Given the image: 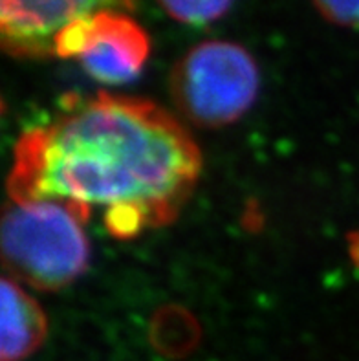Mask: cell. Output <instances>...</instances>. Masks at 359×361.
Listing matches in <instances>:
<instances>
[{
	"label": "cell",
	"mask_w": 359,
	"mask_h": 361,
	"mask_svg": "<svg viewBox=\"0 0 359 361\" xmlns=\"http://www.w3.org/2000/svg\"><path fill=\"white\" fill-rule=\"evenodd\" d=\"M54 55L78 57L94 81L125 85L145 68L150 39L127 13L101 11L63 27L55 37Z\"/></svg>",
	"instance_id": "4"
},
{
	"label": "cell",
	"mask_w": 359,
	"mask_h": 361,
	"mask_svg": "<svg viewBox=\"0 0 359 361\" xmlns=\"http://www.w3.org/2000/svg\"><path fill=\"white\" fill-rule=\"evenodd\" d=\"M134 0H0L2 44L18 57L54 55L63 27L101 11L130 9Z\"/></svg>",
	"instance_id": "5"
},
{
	"label": "cell",
	"mask_w": 359,
	"mask_h": 361,
	"mask_svg": "<svg viewBox=\"0 0 359 361\" xmlns=\"http://www.w3.org/2000/svg\"><path fill=\"white\" fill-rule=\"evenodd\" d=\"M165 13L187 26H207L222 18L235 0H158Z\"/></svg>",
	"instance_id": "7"
},
{
	"label": "cell",
	"mask_w": 359,
	"mask_h": 361,
	"mask_svg": "<svg viewBox=\"0 0 359 361\" xmlns=\"http://www.w3.org/2000/svg\"><path fill=\"white\" fill-rule=\"evenodd\" d=\"M348 253L355 268H359V231H354L348 237Z\"/></svg>",
	"instance_id": "9"
},
{
	"label": "cell",
	"mask_w": 359,
	"mask_h": 361,
	"mask_svg": "<svg viewBox=\"0 0 359 361\" xmlns=\"http://www.w3.org/2000/svg\"><path fill=\"white\" fill-rule=\"evenodd\" d=\"M85 211L54 200H9L2 216V259L13 279L55 292L81 277L90 261Z\"/></svg>",
	"instance_id": "2"
},
{
	"label": "cell",
	"mask_w": 359,
	"mask_h": 361,
	"mask_svg": "<svg viewBox=\"0 0 359 361\" xmlns=\"http://www.w3.org/2000/svg\"><path fill=\"white\" fill-rule=\"evenodd\" d=\"M48 321L41 305L17 281L2 279V361H23L41 347Z\"/></svg>",
	"instance_id": "6"
},
{
	"label": "cell",
	"mask_w": 359,
	"mask_h": 361,
	"mask_svg": "<svg viewBox=\"0 0 359 361\" xmlns=\"http://www.w3.org/2000/svg\"><path fill=\"white\" fill-rule=\"evenodd\" d=\"M202 173L196 142L167 110L99 94L33 127L15 145L9 200H54L90 215L105 209L116 238L171 224Z\"/></svg>",
	"instance_id": "1"
},
{
	"label": "cell",
	"mask_w": 359,
	"mask_h": 361,
	"mask_svg": "<svg viewBox=\"0 0 359 361\" xmlns=\"http://www.w3.org/2000/svg\"><path fill=\"white\" fill-rule=\"evenodd\" d=\"M253 55L231 41L193 46L174 66L171 90L187 118L202 127H226L241 119L259 96Z\"/></svg>",
	"instance_id": "3"
},
{
	"label": "cell",
	"mask_w": 359,
	"mask_h": 361,
	"mask_svg": "<svg viewBox=\"0 0 359 361\" xmlns=\"http://www.w3.org/2000/svg\"><path fill=\"white\" fill-rule=\"evenodd\" d=\"M312 4L328 23L359 30V0H312Z\"/></svg>",
	"instance_id": "8"
}]
</instances>
